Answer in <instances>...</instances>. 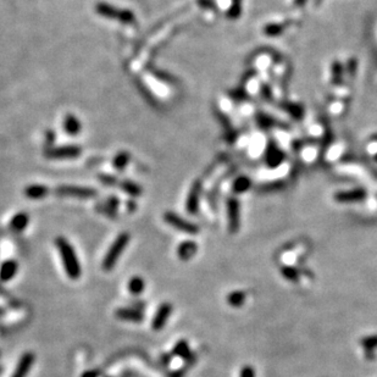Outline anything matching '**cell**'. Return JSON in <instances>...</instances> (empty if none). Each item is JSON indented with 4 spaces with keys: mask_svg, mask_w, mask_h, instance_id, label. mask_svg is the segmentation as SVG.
Listing matches in <instances>:
<instances>
[{
    "mask_svg": "<svg viewBox=\"0 0 377 377\" xmlns=\"http://www.w3.org/2000/svg\"><path fill=\"white\" fill-rule=\"evenodd\" d=\"M303 133L308 141L316 142L325 145L331 141V131L327 126L326 121L317 114H307L303 120Z\"/></svg>",
    "mask_w": 377,
    "mask_h": 377,
    "instance_id": "cell-1",
    "label": "cell"
},
{
    "mask_svg": "<svg viewBox=\"0 0 377 377\" xmlns=\"http://www.w3.org/2000/svg\"><path fill=\"white\" fill-rule=\"evenodd\" d=\"M55 244L60 253L62 266H64L66 275L71 280H79L82 275V267H81L80 259L71 243L64 237H59L55 241Z\"/></svg>",
    "mask_w": 377,
    "mask_h": 377,
    "instance_id": "cell-2",
    "label": "cell"
},
{
    "mask_svg": "<svg viewBox=\"0 0 377 377\" xmlns=\"http://www.w3.org/2000/svg\"><path fill=\"white\" fill-rule=\"evenodd\" d=\"M271 144V138L269 133L266 131L255 129L253 132L250 133V139H249L248 146L245 148V155L249 160L253 163L263 160L265 153L267 152L269 146Z\"/></svg>",
    "mask_w": 377,
    "mask_h": 377,
    "instance_id": "cell-3",
    "label": "cell"
},
{
    "mask_svg": "<svg viewBox=\"0 0 377 377\" xmlns=\"http://www.w3.org/2000/svg\"><path fill=\"white\" fill-rule=\"evenodd\" d=\"M349 145L348 142L343 138L332 139L327 144L322 146V155H321V163L330 166L342 163L343 158L348 154Z\"/></svg>",
    "mask_w": 377,
    "mask_h": 377,
    "instance_id": "cell-4",
    "label": "cell"
},
{
    "mask_svg": "<svg viewBox=\"0 0 377 377\" xmlns=\"http://www.w3.org/2000/svg\"><path fill=\"white\" fill-rule=\"evenodd\" d=\"M277 58H279L277 53L269 51V49H263V51L253 53L248 62L250 70L254 71L255 73H271V68H272Z\"/></svg>",
    "mask_w": 377,
    "mask_h": 377,
    "instance_id": "cell-5",
    "label": "cell"
},
{
    "mask_svg": "<svg viewBox=\"0 0 377 377\" xmlns=\"http://www.w3.org/2000/svg\"><path fill=\"white\" fill-rule=\"evenodd\" d=\"M130 239H131V236H130V233H127V232H122L116 239H115L113 244H111V247L109 248L108 253L105 254L104 259H103V263H102L103 270L110 271L114 269V266L116 265L121 255H122L123 250L127 248V245H129Z\"/></svg>",
    "mask_w": 377,
    "mask_h": 377,
    "instance_id": "cell-6",
    "label": "cell"
},
{
    "mask_svg": "<svg viewBox=\"0 0 377 377\" xmlns=\"http://www.w3.org/2000/svg\"><path fill=\"white\" fill-rule=\"evenodd\" d=\"M294 155L298 158V160L300 161L301 165H305V166H313V165H315L317 161L321 160L322 145L316 142L303 141L299 144Z\"/></svg>",
    "mask_w": 377,
    "mask_h": 377,
    "instance_id": "cell-7",
    "label": "cell"
},
{
    "mask_svg": "<svg viewBox=\"0 0 377 377\" xmlns=\"http://www.w3.org/2000/svg\"><path fill=\"white\" fill-rule=\"evenodd\" d=\"M95 11L102 16L111 18V20H117L120 22L130 24L136 21V16L132 11L130 10H120L115 6L107 4V3H99L95 5Z\"/></svg>",
    "mask_w": 377,
    "mask_h": 377,
    "instance_id": "cell-8",
    "label": "cell"
},
{
    "mask_svg": "<svg viewBox=\"0 0 377 377\" xmlns=\"http://www.w3.org/2000/svg\"><path fill=\"white\" fill-rule=\"evenodd\" d=\"M164 220L167 225H170L173 229L179 230L181 232H185L187 235H197L199 232V227L195 223L191 222V221L183 219L180 215L172 211H167L164 214Z\"/></svg>",
    "mask_w": 377,
    "mask_h": 377,
    "instance_id": "cell-9",
    "label": "cell"
},
{
    "mask_svg": "<svg viewBox=\"0 0 377 377\" xmlns=\"http://www.w3.org/2000/svg\"><path fill=\"white\" fill-rule=\"evenodd\" d=\"M55 194L59 197H71L79 199H90L98 195L95 189L89 187H76V186H60L55 189Z\"/></svg>",
    "mask_w": 377,
    "mask_h": 377,
    "instance_id": "cell-10",
    "label": "cell"
},
{
    "mask_svg": "<svg viewBox=\"0 0 377 377\" xmlns=\"http://www.w3.org/2000/svg\"><path fill=\"white\" fill-rule=\"evenodd\" d=\"M293 26H294V20H272L264 24L261 33L270 38H277L283 36V33Z\"/></svg>",
    "mask_w": 377,
    "mask_h": 377,
    "instance_id": "cell-11",
    "label": "cell"
},
{
    "mask_svg": "<svg viewBox=\"0 0 377 377\" xmlns=\"http://www.w3.org/2000/svg\"><path fill=\"white\" fill-rule=\"evenodd\" d=\"M333 198L338 203H359L367 198V189L365 187H355L348 191L337 192Z\"/></svg>",
    "mask_w": 377,
    "mask_h": 377,
    "instance_id": "cell-12",
    "label": "cell"
},
{
    "mask_svg": "<svg viewBox=\"0 0 377 377\" xmlns=\"http://www.w3.org/2000/svg\"><path fill=\"white\" fill-rule=\"evenodd\" d=\"M227 219H229V230L231 233H236L239 229L241 216H239V200L236 197H230L226 203Z\"/></svg>",
    "mask_w": 377,
    "mask_h": 377,
    "instance_id": "cell-13",
    "label": "cell"
},
{
    "mask_svg": "<svg viewBox=\"0 0 377 377\" xmlns=\"http://www.w3.org/2000/svg\"><path fill=\"white\" fill-rule=\"evenodd\" d=\"M82 149L79 145H64L51 148L45 152V157L49 159H73L80 157Z\"/></svg>",
    "mask_w": 377,
    "mask_h": 377,
    "instance_id": "cell-14",
    "label": "cell"
},
{
    "mask_svg": "<svg viewBox=\"0 0 377 377\" xmlns=\"http://www.w3.org/2000/svg\"><path fill=\"white\" fill-rule=\"evenodd\" d=\"M330 87L341 85L345 82L344 64L341 60H333L329 67V76H327Z\"/></svg>",
    "mask_w": 377,
    "mask_h": 377,
    "instance_id": "cell-15",
    "label": "cell"
},
{
    "mask_svg": "<svg viewBox=\"0 0 377 377\" xmlns=\"http://www.w3.org/2000/svg\"><path fill=\"white\" fill-rule=\"evenodd\" d=\"M171 313H172V305L170 303H163L159 307V309L157 313H155L154 317H153L152 321V327L153 330L155 331H160L161 329H164L166 326L167 320L171 316Z\"/></svg>",
    "mask_w": 377,
    "mask_h": 377,
    "instance_id": "cell-16",
    "label": "cell"
},
{
    "mask_svg": "<svg viewBox=\"0 0 377 377\" xmlns=\"http://www.w3.org/2000/svg\"><path fill=\"white\" fill-rule=\"evenodd\" d=\"M200 194H202V182L200 181H195V182L193 183L191 191H189V194L188 197H187L186 202V209L189 214L195 215L198 213Z\"/></svg>",
    "mask_w": 377,
    "mask_h": 377,
    "instance_id": "cell-17",
    "label": "cell"
},
{
    "mask_svg": "<svg viewBox=\"0 0 377 377\" xmlns=\"http://www.w3.org/2000/svg\"><path fill=\"white\" fill-rule=\"evenodd\" d=\"M34 363V354L32 351H27L24 353L21 359L18 360V364L15 369L14 373H12L11 377H26L29 375L31 369H32Z\"/></svg>",
    "mask_w": 377,
    "mask_h": 377,
    "instance_id": "cell-18",
    "label": "cell"
},
{
    "mask_svg": "<svg viewBox=\"0 0 377 377\" xmlns=\"http://www.w3.org/2000/svg\"><path fill=\"white\" fill-rule=\"evenodd\" d=\"M115 315L117 319L129 321V322L139 323L144 320V315H143L141 309H137V308H120L115 311Z\"/></svg>",
    "mask_w": 377,
    "mask_h": 377,
    "instance_id": "cell-19",
    "label": "cell"
},
{
    "mask_svg": "<svg viewBox=\"0 0 377 377\" xmlns=\"http://www.w3.org/2000/svg\"><path fill=\"white\" fill-rule=\"evenodd\" d=\"M348 103L347 100L338 98H330L326 104V109L330 115L335 117H342L347 114L348 111Z\"/></svg>",
    "mask_w": 377,
    "mask_h": 377,
    "instance_id": "cell-20",
    "label": "cell"
},
{
    "mask_svg": "<svg viewBox=\"0 0 377 377\" xmlns=\"http://www.w3.org/2000/svg\"><path fill=\"white\" fill-rule=\"evenodd\" d=\"M253 187V180L245 174H238V176L233 177L231 183V191L233 194H243V193L248 192L249 189Z\"/></svg>",
    "mask_w": 377,
    "mask_h": 377,
    "instance_id": "cell-21",
    "label": "cell"
},
{
    "mask_svg": "<svg viewBox=\"0 0 377 377\" xmlns=\"http://www.w3.org/2000/svg\"><path fill=\"white\" fill-rule=\"evenodd\" d=\"M18 264L15 260H5L0 266V281L8 282L16 276L18 271Z\"/></svg>",
    "mask_w": 377,
    "mask_h": 377,
    "instance_id": "cell-22",
    "label": "cell"
},
{
    "mask_svg": "<svg viewBox=\"0 0 377 377\" xmlns=\"http://www.w3.org/2000/svg\"><path fill=\"white\" fill-rule=\"evenodd\" d=\"M197 250H198L197 243L193 241H185L181 243L179 248H177V255H179L181 260L187 261L194 257Z\"/></svg>",
    "mask_w": 377,
    "mask_h": 377,
    "instance_id": "cell-23",
    "label": "cell"
},
{
    "mask_svg": "<svg viewBox=\"0 0 377 377\" xmlns=\"http://www.w3.org/2000/svg\"><path fill=\"white\" fill-rule=\"evenodd\" d=\"M81 129H82V126H81L80 120L74 116V115L68 114L65 116V120H64L65 132L68 133L70 136H76L81 132Z\"/></svg>",
    "mask_w": 377,
    "mask_h": 377,
    "instance_id": "cell-24",
    "label": "cell"
},
{
    "mask_svg": "<svg viewBox=\"0 0 377 377\" xmlns=\"http://www.w3.org/2000/svg\"><path fill=\"white\" fill-rule=\"evenodd\" d=\"M29 222H30V216L29 214L26 213H18L15 215L14 217H12L11 221H10V229L11 231L14 232H22L24 229H26L27 226H29Z\"/></svg>",
    "mask_w": 377,
    "mask_h": 377,
    "instance_id": "cell-25",
    "label": "cell"
},
{
    "mask_svg": "<svg viewBox=\"0 0 377 377\" xmlns=\"http://www.w3.org/2000/svg\"><path fill=\"white\" fill-rule=\"evenodd\" d=\"M49 189L48 187L42 185H31L24 188V195L30 199H43L48 195Z\"/></svg>",
    "mask_w": 377,
    "mask_h": 377,
    "instance_id": "cell-26",
    "label": "cell"
},
{
    "mask_svg": "<svg viewBox=\"0 0 377 377\" xmlns=\"http://www.w3.org/2000/svg\"><path fill=\"white\" fill-rule=\"evenodd\" d=\"M172 353L173 355H176V357H179L183 360H188L192 357L191 348H189L188 342L185 341V339H181L180 342H177L176 345L173 347Z\"/></svg>",
    "mask_w": 377,
    "mask_h": 377,
    "instance_id": "cell-27",
    "label": "cell"
},
{
    "mask_svg": "<svg viewBox=\"0 0 377 377\" xmlns=\"http://www.w3.org/2000/svg\"><path fill=\"white\" fill-rule=\"evenodd\" d=\"M121 187V189L122 191H124L127 193V194H130L131 197L136 198V197H141L142 195V187L138 185V183L136 182H132V181H122V182H120V185H118Z\"/></svg>",
    "mask_w": 377,
    "mask_h": 377,
    "instance_id": "cell-28",
    "label": "cell"
},
{
    "mask_svg": "<svg viewBox=\"0 0 377 377\" xmlns=\"http://www.w3.org/2000/svg\"><path fill=\"white\" fill-rule=\"evenodd\" d=\"M364 152L365 154L371 159L372 161H375L377 159V135H372L367 138V141L364 144Z\"/></svg>",
    "mask_w": 377,
    "mask_h": 377,
    "instance_id": "cell-29",
    "label": "cell"
},
{
    "mask_svg": "<svg viewBox=\"0 0 377 377\" xmlns=\"http://www.w3.org/2000/svg\"><path fill=\"white\" fill-rule=\"evenodd\" d=\"M145 288V282L141 276H135L130 280L129 282V291L132 295L142 294Z\"/></svg>",
    "mask_w": 377,
    "mask_h": 377,
    "instance_id": "cell-30",
    "label": "cell"
},
{
    "mask_svg": "<svg viewBox=\"0 0 377 377\" xmlns=\"http://www.w3.org/2000/svg\"><path fill=\"white\" fill-rule=\"evenodd\" d=\"M130 153L127 152H120L118 154L115 155L114 160H113V165L114 167L118 171H122L127 167V165L130 163Z\"/></svg>",
    "mask_w": 377,
    "mask_h": 377,
    "instance_id": "cell-31",
    "label": "cell"
},
{
    "mask_svg": "<svg viewBox=\"0 0 377 377\" xmlns=\"http://www.w3.org/2000/svg\"><path fill=\"white\" fill-rule=\"evenodd\" d=\"M118 203H120V200L116 197H110L107 200V203L104 204V208H99V210L102 211V213H104L105 215H108V216L110 217H115L116 216V210L118 208Z\"/></svg>",
    "mask_w": 377,
    "mask_h": 377,
    "instance_id": "cell-32",
    "label": "cell"
},
{
    "mask_svg": "<svg viewBox=\"0 0 377 377\" xmlns=\"http://www.w3.org/2000/svg\"><path fill=\"white\" fill-rule=\"evenodd\" d=\"M244 300H245V294L239 291L232 292L231 294H229V297H227V301H229V304L235 308H238L244 304Z\"/></svg>",
    "mask_w": 377,
    "mask_h": 377,
    "instance_id": "cell-33",
    "label": "cell"
},
{
    "mask_svg": "<svg viewBox=\"0 0 377 377\" xmlns=\"http://www.w3.org/2000/svg\"><path fill=\"white\" fill-rule=\"evenodd\" d=\"M282 273L286 279H288L289 281H298L299 279V272L294 267H283Z\"/></svg>",
    "mask_w": 377,
    "mask_h": 377,
    "instance_id": "cell-34",
    "label": "cell"
},
{
    "mask_svg": "<svg viewBox=\"0 0 377 377\" xmlns=\"http://www.w3.org/2000/svg\"><path fill=\"white\" fill-rule=\"evenodd\" d=\"M99 180L102 181L103 183H104L105 186H109V187H114V186H118V181L116 177L111 176V174H105V173H100L99 174Z\"/></svg>",
    "mask_w": 377,
    "mask_h": 377,
    "instance_id": "cell-35",
    "label": "cell"
},
{
    "mask_svg": "<svg viewBox=\"0 0 377 377\" xmlns=\"http://www.w3.org/2000/svg\"><path fill=\"white\" fill-rule=\"evenodd\" d=\"M361 344L365 347L366 350H372V349L377 348V335L364 338L363 341H361Z\"/></svg>",
    "mask_w": 377,
    "mask_h": 377,
    "instance_id": "cell-36",
    "label": "cell"
},
{
    "mask_svg": "<svg viewBox=\"0 0 377 377\" xmlns=\"http://www.w3.org/2000/svg\"><path fill=\"white\" fill-rule=\"evenodd\" d=\"M239 377H255V371L252 366H244L242 367Z\"/></svg>",
    "mask_w": 377,
    "mask_h": 377,
    "instance_id": "cell-37",
    "label": "cell"
},
{
    "mask_svg": "<svg viewBox=\"0 0 377 377\" xmlns=\"http://www.w3.org/2000/svg\"><path fill=\"white\" fill-rule=\"evenodd\" d=\"M308 3V0H292V6L294 9H300L305 6V4Z\"/></svg>",
    "mask_w": 377,
    "mask_h": 377,
    "instance_id": "cell-38",
    "label": "cell"
},
{
    "mask_svg": "<svg viewBox=\"0 0 377 377\" xmlns=\"http://www.w3.org/2000/svg\"><path fill=\"white\" fill-rule=\"evenodd\" d=\"M82 377H99V371H96V370H88V371L83 373Z\"/></svg>",
    "mask_w": 377,
    "mask_h": 377,
    "instance_id": "cell-39",
    "label": "cell"
},
{
    "mask_svg": "<svg viewBox=\"0 0 377 377\" xmlns=\"http://www.w3.org/2000/svg\"><path fill=\"white\" fill-rule=\"evenodd\" d=\"M171 359H172V357H171L170 354H164L163 357H161V363L167 366L171 363Z\"/></svg>",
    "mask_w": 377,
    "mask_h": 377,
    "instance_id": "cell-40",
    "label": "cell"
},
{
    "mask_svg": "<svg viewBox=\"0 0 377 377\" xmlns=\"http://www.w3.org/2000/svg\"><path fill=\"white\" fill-rule=\"evenodd\" d=\"M54 139H55L54 132H53V131H48V132H46V142H48V144H52V143L54 142Z\"/></svg>",
    "mask_w": 377,
    "mask_h": 377,
    "instance_id": "cell-41",
    "label": "cell"
},
{
    "mask_svg": "<svg viewBox=\"0 0 377 377\" xmlns=\"http://www.w3.org/2000/svg\"><path fill=\"white\" fill-rule=\"evenodd\" d=\"M136 209H137V205L135 203H133L132 200L129 202V210L130 211H133V210H136Z\"/></svg>",
    "mask_w": 377,
    "mask_h": 377,
    "instance_id": "cell-42",
    "label": "cell"
},
{
    "mask_svg": "<svg viewBox=\"0 0 377 377\" xmlns=\"http://www.w3.org/2000/svg\"><path fill=\"white\" fill-rule=\"evenodd\" d=\"M321 3H322V0H314V5H315L316 8L321 4Z\"/></svg>",
    "mask_w": 377,
    "mask_h": 377,
    "instance_id": "cell-43",
    "label": "cell"
},
{
    "mask_svg": "<svg viewBox=\"0 0 377 377\" xmlns=\"http://www.w3.org/2000/svg\"><path fill=\"white\" fill-rule=\"evenodd\" d=\"M231 4H242V0H231Z\"/></svg>",
    "mask_w": 377,
    "mask_h": 377,
    "instance_id": "cell-44",
    "label": "cell"
},
{
    "mask_svg": "<svg viewBox=\"0 0 377 377\" xmlns=\"http://www.w3.org/2000/svg\"><path fill=\"white\" fill-rule=\"evenodd\" d=\"M3 314H4V310H3V309H0V316H2V315H3Z\"/></svg>",
    "mask_w": 377,
    "mask_h": 377,
    "instance_id": "cell-45",
    "label": "cell"
}]
</instances>
